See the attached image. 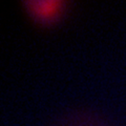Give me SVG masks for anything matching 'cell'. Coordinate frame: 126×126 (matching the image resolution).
Wrapping results in <instances>:
<instances>
[{
	"instance_id": "obj_1",
	"label": "cell",
	"mask_w": 126,
	"mask_h": 126,
	"mask_svg": "<svg viewBox=\"0 0 126 126\" xmlns=\"http://www.w3.org/2000/svg\"><path fill=\"white\" fill-rule=\"evenodd\" d=\"M29 13L40 22H50L59 17L64 2L61 0H36L23 2Z\"/></svg>"
}]
</instances>
